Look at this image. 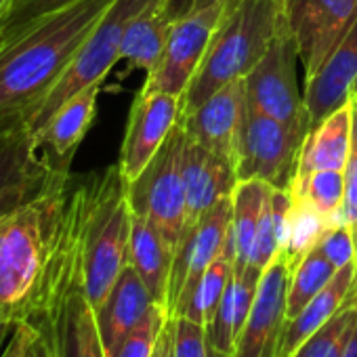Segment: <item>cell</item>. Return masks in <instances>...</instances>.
<instances>
[{
  "label": "cell",
  "mask_w": 357,
  "mask_h": 357,
  "mask_svg": "<svg viewBox=\"0 0 357 357\" xmlns=\"http://www.w3.org/2000/svg\"><path fill=\"white\" fill-rule=\"evenodd\" d=\"M238 181V164L234 158L188 137L183 149L185 227L198 223L219 200L231 196Z\"/></svg>",
  "instance_id": "16"
},
{
  "label": "cell",
  "mask_w": 357,
  "mask_h": 357,
  "mask_svg": "<svg viewBox=\"0 0 357 357\" xmlns=\"http://www.w3.org/2000/svg\"><path fill=\"white\" fill-rule=\"evenodd\" d=\"M351 95H355V97H357V86H355V91H353V93H351Z\"/></svg>",
  "instance_id": "48"
},
{
  "label": "cell",
  "mask_w": 357,
  "mask_h": 357,
  "mask_svg": "<svg viewBox=\"0 0 357 357\" xmlns=\"http://www.w3.org/2000/svg\"><path fill=\"white\" fill-rule=\"evenodd\" d=\"M114 3L76 0L38 20L20 40L0 51V135L30 126L43 99Z\"/></svg>",
  "instance_id": "2"
},
{
  "label": "cell",
  "mask_w": 357,
  "mask_h": 357,
  "mask_svg": "<svg viewBox=\"0 0 357 357\" xmlns=\"http://www.w3.org/2000/svg\"><path fill=\"white\" fill-rule=\"evenodd\" d=\"M185 128L178 120L143 172L128 183L130 211L147 219L162 234L172 252L176 250V244L185 229Z\"/></svg>",
  "instance_id": "5"
},
{
  "label": "cell",
  "mask_w": 357,
  "mask_h": 357,
  "mask_svg": "<svg viewBox=\"0 0 357 357\" xmlns=\"http://www.w3.org/2000/svg\"><path fill=\"white\" fill-rule=\"evenodd\" d=\"M26 357H49V351H47V344L40 336V332L34 328L32 332V338L28 342V349H26Z\"/></svg>",
  "instance_id": "41"
},
{
  "label": "cell",
  "mask_w": 357,
  "mask_h": 357,
  "mask_svg": "<svg viewBox=\"0 0 357 357\" xmlns=\"http://www.w3.org/2000/svg\"><path fill=\"white\" fill-rule=\"evenodd\" d=\"M286 26L280 0H240L227 9L183 95L181 116L200 107L225 84L246 78Z\"/></svg>",
  "instance_id": "3"
},
{
  "label": "cell",
  "mask_w": 357,
  "mask_h": 357,
  "mask_svg": "<svg viewBox=\"0 0 357 357\" xmlns=\"http://www.w3.org/2000/svg\"><path fill=\"white\" fill-rule=\"evenodd\" d=\"M91 198L84 225V290L97 309L128 265L130 221L128 181L120 164L89 176Z\"/></svg>",
  "instance_id": "4"
},
{
  "label": "cell",
  "mask_w": 357,
  "mask_h": 357,
  "mask_svg": "<svg viewBox=\"0 0 357 357\" xmlns=\"http://www.w3.org/2000/svg\"><path fill=\"white\" fill-rule=\"evenodd\" d=\"M357 86V20L326 57L321 68L305 78V107L311 128L351 99Z\"/></svg>",
  "instance_id": "17"
},
{
  "label": "cell",
  "mask_w": 357,
  "mask_h": 357,
  "mask_svg": "<svg viewBox=\"0 0 357 357\" xmlns=\"http://www.w3.org/2000/svg\"><path fill=\"white\" fill-rule=\"evenodd\" d=\"M296 63H301L296 43L290 26H286L275 36L263 59L244 78L246 103L307 137L311 122L305 99L298 93Z\"/></svg>",
  "instance_id": "8"
},
{
  "label": "cell",
  "mask_w": 357,
  "mask_h": 357,
  "mask_svg": "<svg viewBox=\"0 0 357 357\" xmlns=\"http://www.w3.org/2000/svg\"><path fill=\"white\" fill-rule=\"evenodd\" d=\"M271 185L261 178H246L238 181L231 194V246H234V273L248 269L255 238L259 231L263 208L269 200Z\"/></svg>",
  "instance_id": "26"
},
{
  "label": "cell",
  "mask_w": 357,
  "mask_h": 357,
  "mask_svg": "<svg viewBox=\"0 0 357 357\" xmlns=\"http://www.w3.org/2000/svg\"><path fill=\"white\" fill-rule=\"evenodd\" d=\"M153 357H174V349H172V317L166 319V324H164V328L160 332Z\"/></svg>",
  "instance_id": "40"
},
{
  "label": "cell",
  "mask_w": 357,
  "mask_h": 357,
  "mask_svg": "<svg viewBox=\"0 0 357 357\" xmlns=\"http://www.w3.org/2000/svg\"><path fill=\"white\" fill-rule=\"evenodd\" d=\"M292 196L290 190H278L271 188L269 200L263 208L259 231L255 238L252 255L248 269H255L257 273H263L282 252L284 244V229H286V215L290 208Z\"/></svg>",
  "instance_id": "28"
},
{
  "label": "cell",
  "mask_w": 357,
  "mask_h": 357,
  "mask_svg": "<svg viewBox=\"0 0 357 357\" xmlns=\"http://www.w3.org/2000/svg\"><path fill=\"white\" fill-rule=\"evenodd\" d=\"M153 303L155 301L151 298L135 267L126 265L103 303L95 309L99 334L107 357H112L122 340L141 324Z\"/></svg>",
  "instance_id": "19"
},
{
  "label": "cell",
  "mask_w": 357,
  "mask_h": 357,
  "mask_svg": "<svg viewBox=\"0 0 357 357\" xmlns=\"http://www.w3.org/2000/svg\"><path fill=\"white\" fill-rule=\"evenodd\" d=\"M181 103L183 97L166 93L139 91L135 97L118 160L128 183L135 181L164 145L166 137L181 118Z\"/></svg>",
  "instance_id": "12"
},
{
  "label": "cell",
  "mask_w": 357,
  "mask_h": 357,
  "mask_svg": "<svg viewBox=\"0 0 357 357\" xmlns=\"http://www.w3.org/2000/svg\"><path fill=\"white\" fill-rule=\"evenodd\" d=\"M53 172L51 153L28 128L0 135V219L36 198Z\"/></svg>",
  "instance_id": "13"
},
{
  "label": "cell",
  "mask_w": 357,
  "mask_h": 357,
  "mask_svg": "<svg viewBox=\"0 0 357 357\" xmlns=\"http://www.w3.org/2000/svg\"><path fill=\"white\" fill-rule=\"evenodd\" d=\"M76 3V0H24L0 17V51L20 40L38 20Z\"/></svg>",
  "instance_id": "33"
},
{
  "label": "cell",
  "mask_w": 357,
  "mask_h": 357,
  "mask_svg": "<svg viewBox=\"0 0 357 357\" xmlns=\"http://www.w3.org/2000/svg\"><path fill=\"white\" fill-rule=\"evenodd\" d=\"M351 143L344 164V215L349 225L357 221V97L351 95Z\"/></svg>",
  "instance_id": "37"
},
{
  "label": "cell",
  "mask_w": 357,
  "mask_h": 357,
  "mask_svg": "<svg viewBox=\"0 0 357 357\" xmlns=\"http://www.w3.org/2000/svg\"><path fill=\"white\" fill-rule=\"evenodd\" d=\"M244 105L246 86L242 78L225 84L215 95H211L200 107L190 114H183L178 120H181L190 139L236 160V145Z\"/></svg>",
  "instance_id": "18"
},
{
  "label": "cell",
  "mask_w": 357,
  "mask_h": 357,
  "mask_svg": "<svg viewBox=\"0 0 357 357\" xmlns=\"http://www.w3.org/2000/svg\"><path fill=\"white\" fill-rule=\"evenodd\" d=\"M99 91H101V84H93V86H86L84 91L76 93L34 135L38 145L51 153L55 164H59V166L72 164L76 147L82 143L84 135L89 132V128L95 120Z\"/></svg>",
  "instance_id": "21"
},
{
  "label": "cell",
  "mask_w": 357,
  "mask_h": 357,
  "mask_svg": "<svg viewBox=\"0 0 357 357\" xmlns=\"http://www.w3.org/2000/svg\"><path fill=\"white\" fill-rule=\"evenodd\" d=\"M351 99L313 126L303 139L294 178L307 176L315 170L336 168L344 170L351 143Z\"/></svg>",
  "instance_id": "23"
},
{
  "label": "cell",
  "mask_w": 357,
  "mask_h": 357,
  "mask_svg": "<svg viewBox=\"0 0 357 357\" xmlns=\"http://www.w3.org/2000/svg\"><path fill=\"white\" fill-rule=\"evenodd\" d=\"M286 17L305 78H309L357 20V0H294Z\"/></svg>",
  "instance_id": "11"
},
{
  "label": "cell",
  "mask_w": 357,
  "mask_h": 357,
  "mask_svg": "<svg viewBox=\"0 0 357 357\" xmlns=\"http://www.w3.org/2000/svg\"><path fill=\"white\" fill-rule=\"evenodd\" d=\"M342 357H357V324H355V328H353V332L349 336V342H347V347L342 351Z\"/></svg>",
  "instance_id": "43"
},
{
  "label": "cell",
  "mask_w": 357,
  "mask_h": 357,
  "mask_svg": "<svg viewBox=\"0 0 357 357\" xmlns=\"http://www.w3.org/2000/svg\"><path fill=\"white\" fill-rule=\"evenodd\" d=\"M172 349L174 357H211L208 340H206V326L185 317H172Z\"/></svg>",
  "instance_id": "35"
},
{
  "label": "cell",
  "mask_w": 357,
  "mask_h": 357,
  "mask_svg": "<svg viewBox=\"0 0 357 357\" xmlns=\"http://www.w3.org/2000/svg\"><path fill=\"white\" fill-rule=\"evenodd\" d=\"M357 290V267L355 261L334 273L324 290L292 319H286L280 328L273 357H294L305 340L317 332Z\"/></svg>",
  "instance_id": "20"
},
{
  "label": "cell",
  "mask_w": 357,
  "mask_h": 357,
  "mask_svg": "<svg viewBox=\"0 0 357 357\" xmlns=\"http://www.w3.org/2000/svg\"><path fill=\"white\" fill-rule=\"evenodd\" d=\"M9 5H11V0H0V17H3V15L7 13Z\"/></svg>",
  "instance_id": "45"
},
{
  "label": "cell",
  "mask_w": 357,
  "mask_h": 357,
  "mask_svg": "<svg viewBox=\"0 0 357 357\" xmlns=\"http://www.w3.org/2000/svg\"><path fill=\"white\" fill-rule=\"evenodd\" d=\"M240 0H162V7H164L166 17L174 24L178 20H185L215 5H227V9H234Z\"/></svg>",
  "instance_id": "38"
},
{
  "label": "cell",
  "mask_w": 357,
  "mask_h": 357,
  "mask_svg": "<svg viewBox=\"0 0 357 357\" xmlns=\"http://www.w3.org/2000/svg\"><path fill=\"white\" fill-rule=\"evenodd\" d=\"M151 0H116L109 11L101 17L97 28L91 32L70 68L63 72L59 82L43 99L40 107L30 120V132L36 135L53 114L76 93L93 84H103L105 76L120 61V47L130 20L143 11Z\"/></svg>",
  "instance_id": "6"
},
{
  "label": "cell",
  "mask_w": 357,
  "mask_h": 357,
  "mask_svg": "<svg viewBox=\"0 0 357 357\" xmlns=\"http://www.w3.org/2000/svg\"><path fill=\"white\" fill-rule=\"evenodd\" d=\"M172 259L174 252L168 246V242L162 238V234L147 219L132 213L128 265L135 267V271L147 286L151 298L160 305L166 303Z\"/></svg>",
  "instance_id": "24"
},
{
  "label": "cell",
  "mask_w": 357,
  "mask_h": 357,
  "mask_svg": "<svg viewBox=\"0 0 357 357\" xmlns=\"http://www.w3.org/2000/svg\"><path fill=\"white\" fill-rule=\"evenodd\" d=\"M231 278H234V246H231V240H227L223 252L206 269V273L198 282L196 290L192 292L190 301L176 315H185V317L208 328V321L213 319V315L219 307V301H221Z\"/></svg>",
  "instance_id": "29"
},
{
  "label": "cell",
  "mask_w": 357,
  "mask_h": 357,
  "mask_svg": "<svg viewBox=\"0 0 357 357\" xmlns=\"http://www.w3.org/2000/svg\"><path fill=\"white\" fill-rule=\"evenodd\" d=\"M32 332H34V326L17 324L0 357H26V349H28V342L32 338Z\"/></svg>",
  "instance_id": "39"
},
{
  "label": "cell",
  "mask_w": 357,
  "mask_h": 357,
  "mask_svg": "<svg viewBox=\"0 0 357 357\" xmlns=\"http://www.w3.org/2000/svg\"><path fill=\"white\" fill-rule=\"evenodd\" d=\"M303 139L301 132L246 103L236 145L238 178H261L271 188L288 190Z\"/></svg>",
  "instance_id": "7"
},
{
  "label": "cell",
  "mask_w": 357,
  "mask_h": 357,
  "mask_svg": "<svg viewBox=\"0 0 357 357\" xmlns=\"http://www.w3.org/2000/svg\"><path fill=\"white\" fill-rule=\"evenodd\" d=\"M332 265L334 269H342L344 265L355 261V244H353V231L351 225H334L324 231L315 246Z\"/></svg>",
  "instance_id": "36"
},
{
  "label": "cell",
  "mask_w": 357,
  "mask_h": 357,
  "mask_svg": "<svg viewBox=\"0 0 357 357\" xmlns=\"http://www.w3.org/2000/svg\"><path fill=\"white\" fill-rule=\"evenodd\" d=\"M34 328L40 332L49 357H107L84 280L76 282L55 311Z\"/></svg>",
  "instance_id": "15"
},
{
  "label": "cell",
  "mask_w": 357,
  "mask_h": 357,
  "mask_svg": "<svg viewBox=\"0 0 357 357\" xmlns=\"http://www.w3.org/2000/svg\"><path fill=\"white\" fill-rule=\"evenodd\" d=\"M280 3H282V5H284V9L288 11V9H290V5L294 3V0H280Z\"/></svg>",
  "instance_id": "46"
},
{
  "label": "cell",
  "mask_w": 357,
  "mask_h": 357,
  "mask_svg": "<svg viewBox=\"0 0 357 357\" xmlns=\"http://www.w3.org/2000/svg\"><path fill=\"white\" fill-rule=\"evenodd\" d=\"M13 330H15L13 324H9V321H5V319H0V355H3V351H5V347H7V340L11 338Z\"/></svg>",
  "instance_id": "42"
},
{
  "label": "cell",
  "mask_w": 357,
  "mask_h": 357,
  "mask_svg": "<svg viewBox=\"0 0 357 357\" xmlns=\"http://www.w3.org/2000/svg\"><path fill=\"white\" fill-rule=\"evenodd\" d=\"M225 11H227V5H215L185 20L174 22L166 40L162 59L158 68L151 74H147L141 91L183 97L204 59V53Z\"/></svg>",
  "instance_id": "10"
},
{
  "label": "cell",
  "mask_w": 357,
  "mask_h": 357,
  "mask_svg": "<svg viewBox=\"0 0 357 357\" xmlns=\"http://www.w3.org/2000/svg\"><path fill=\"white\" fill-rule=\"evenodd\" d=\"M351 231H353V244H355V267H357V221L351 223Z\"/></svg>",
  "instance_id": "44"
},
{
  "label": "cell",
  "mask_w": 357,
  "mask_h": 357,
  "mask_svg": "<svg viewBox=\"0 0 357 357\" xmlns=\"http://www.w3.org/2000/svg\"><path fill=\"white\" fill-rule=\"evenodd\" d=\"M259 278L261 273H257L255 269H246L242 273H234V278L229 280L219 307L206 328L211 357H234L238 336L255 301Z\"/></svg>",
  "instance_id": "22"
},
{
  "label": "cell",
  "mask_w": 357,
  "mask_h": 357,
  "mask_svg": "<svg viewBox=\"0 0 357 357\" xmlns=\"http://www.w3.org/2000/svg\"><path fill=\"white\" fill-rule=\"evenodd\" d=\"M24 3V0H11V5H9V9H13V7H17V5H22ZM7 9V11H9Z\"/></svg>",
  "instance_id": "47"
},
{
  "label": "cell",
  "mask_w": 357,
  "mask_h": 357,
  "mask_svg": "<svg viewBox=\"0 0 357 357\" xmlns=\"http://www.w3.org/2000/svg\"><path fill=\"white\" fill-rule=\"evenodd\" d=\"M357 324V290L351 298L317 330L305 344L294 353V357H342L349 336Z\"/></svg>",
  "instance_id": "32"
},
{
  "label": "cell",
  "mask_w": 357,
  "mask_h": 357,
  "mask_svg": "<svg viewBox=\"0 0 357 357\" xmlns=\"http://www.w3.org/2000/svg\"><path fill=\"white\" fill-rule=\"evenodd\" d=\"M292 271V265L280 252V257L261 273L234 357H273V347L286 319V296Z\"/></svg>",
  "instance_id": "14"
},
{
  "label": "cell",
  "mask_w": 357,
  "mask_h": 357,
  "mask_svg": "<svg viewBox=\"0 0 357 357\" xmlns=\"http://www.w3.org/2000/svg\"><path fill=\"white\" fill-rule=\"evenodd\" d=\"M288 190L294 198H303L315 206L326 217L328 227L349 223L344 215V170H315L307 176L292 178Z\"/></svg>",
  "instance_id": "27"
},
{
  "label": "cell",
  "mask_w": 357,
  "mask_h": 357,
  "mask_svg": "<svg viewBox=\"0 0 357 357\" xmlns=\"http://www.w3.org/2000/svg\"><path fill=\"white\" fill-rule=\"evenodd\" d=\"M170 315L166 313L164 305L153 303L141 324L122 340L112 357H153L160 332Z\"/></svg>",
  "instance_id": "34"
},
{
  "label": "cell",
  "mask_w": 357,
  "mask_h": 357,
  "mask_svg": "<svg viewBox=\"0 0 357 357\" xmlns=\"http://www.w3.org/2000/svg\"><path fill=\"white\" fill-rule=\"evenodd\" d=\"M336 271L338 269H334V265L317 248L305 255V259L294 267L290 278L286 296V319L298 315L324 290V286L334 278Z\"/></svg>",
  "instance_id": "31"
},
{
  "label": "cell",
  "mask_w": 357,
  "mask_h": 357,
  "mask_svg": "<svg viewBox=\"0 0 357 357\" xmlns=\"http://www.w3.org/2000/svg\"><path fill=\"white\" fill-rule=\"evenodd\" d=\"M326 229H328L326 217L307 200L292 196L286 215V229H284V244H282V255L288 259L292 269L305 259V255H309L317 246Z\"/></svg>",
  "instance_id": "30"
},
{
  "label": "cell",
  "mask_w": 357,
  "mask_h": 357,
  "mask_svg": "<svg viewBox=\"0 0 357 357\" xmlns=\"http://www.w3.org/2000/svg\"><path fill=\"white\" fill-rule=\"evenodd\" d=\"M231 196L219 200L198 223L183 229L176 244L164 309L172 317L185 307L198 282L223 252L231 231Z\"/></svg>",
  "instance_id": "9"
},
{
  "label": "cell",
  "mask_w": 357,
  "mask_h": 357,
  "mask_svg": "<svg viewBox=\"0 0 357 357\" xmlns=\"http://www.w3.org/2000/svg\"><path fill=\"white\" fill-rule=\"evenodd\" d=\"M89 198V176L72 185L55 164L49 185L0 219V319L36 326L84 280Z\"/></svg>",
  "instance_id": "1"
},
{
  "label": "cell",
  "mask_w": 357,
  "mask_h": 357,
  "mask_svg": "<svg viewBox=\"0 0 357 357\" xmlns=\"http://www.w3.org/2000/svg\"><path fill=\"white\" fill-rule=\"evenodd\" d=\"M170 28L172 22L164 13L162 0H151L126 26L120 59L130 68H139L145 74H151L162 59Z\"/></svg>",
  "instance_id": "25"
}]
</instances>
